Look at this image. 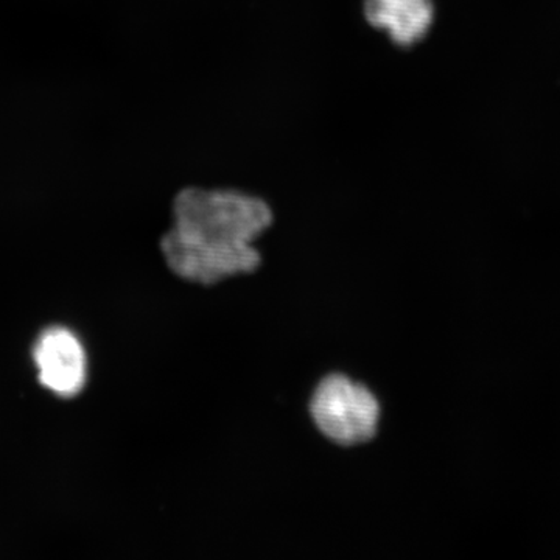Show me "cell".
Listing matches in <instances>:
<instances>
[{"label":"cell","instance_id":"3957f363","mask_svg":"<svg viewBox=\"0 0 560 560\" xmlns=\"http://www.w3.org/2000/svg\"><path fill=\"white\" fill-rule=\"evenodd\" d=\"M39 382L57 396L75 397L86 385V352L79 338L65 327H51L33 349Z\"/></svg>","mask_w":560,"mask_h":560},{"label":"cell","instance_id":"7a4b0ae2","mask_svg":"<svg viewBox=\"0 0 560 560\" xmlns=\"http://www.w3.org/2000/svg\"><path fill=\"white\" fill-rule=\"evenodd\" d=\"M316 429L341 447L371 441L377 433L381 405L366 386L334 374L316 386L311 401Z\"/></svg>","mask_w":560,"mask_h":560},{"label":"cell","instance_id":"6da1fadb","mask_svg":"<svg viewBox=\"0 0 560 560\" xmlns=\"http://www.w3.org/2000/svg\"><path fill=\"white\" fill-rule=\"evenodd\" d=\"M173 215L161 246L179 278L212 285L259 268L254 242L272 223V210L260 198L237 190L186 189L176 197Z\"/></svg>","mask_w":560,"mask_h":560},{"label":"cell","instance_id":"277c9868","mask_svg":"<svg viewBox=\"0 0 560 560\" xmlns=\"http://www.w3.org/2000/svg\"><path fill=\"white\" fill-rule=\"evenodd\" d=\"M364 16L401 47L418 43L434 20L431 0H364Z\"/></svg>","mask_w":560,"mask_h":560}]
</instances>
